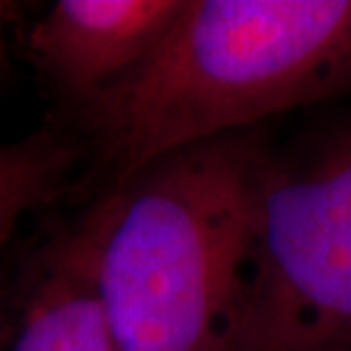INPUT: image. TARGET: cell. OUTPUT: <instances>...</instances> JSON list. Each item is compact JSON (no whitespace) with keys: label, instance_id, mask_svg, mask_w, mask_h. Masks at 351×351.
<instances>
[{"label":"cell","instance_id":"cell-1","mask_svg":"<svg viewBox=\"0 0 351 351\" xmlns=\"http://www.w3.org/2000/svg\"><path fill=\"white\" fill-rule=\"evenodd\" d=\"M351 96V0H185L158 46L73 121L110 185L171 151Z\"/></svg>","mask_w":351,"mask_h":351},{"label":"cell","instance_id":"cell-2","mask_svg":"<svg viewBox=\"0 0 351 351\" xmlns=\"http://www.w3.org/2000/svg\"><path fill=\"white\" fill-rule=\"evenodd\" d=\"M265 125L171 151L85 210L117 351H235Z\"/></svg>","mask_w":351,"mask_h":351},{"label":"cell","instance_id":"cell-3","mask_svg":"<svg viewBox=\"0 0 351 351\" xmlns=\"http://www.w3.org/2000/svg\"><path fill=\"white\" fill-rule=\"evenodd\" d=\"M235 351H351V114L265 160Z\"/></svg>","mask_w":351,"mask_h":351},{"label":"cell","instance_id":"cell-4","mask_svg":"<svg viewBox=\"0 0 351 351\" xmlns=\"http://www.w3.org/2000/svg\"><path fill=\"white\" fill-rule=\"evenodd\" d=\"M185 0H58L25 32L41 75L80 105L128 75L165 37Z\"/></svg>","mask_w":351,"mask_h":351},{"label":"cell","instance_id":"cell-5","mask_svg":"<svg viewBox=\"0 0 351 351\" xmlns=\"http://www.w3.org/2000/svg\"><path fill=\"white\" fill-rule=\"evenodd\" d=\"M0 351H117L94 274L87 213L39 242L0 292Z\"/></svg>","mask_w":351,"mask_h":351},{"label":"cell","instance_id":"cell-6","mask_svg":"<svg viewBox=\"0 0 351 351\" xmlns=\"http://www.w3.org/2000/svg\"><path fill=\"white\" fill-rule=\"evenodd\" d=\"M82 144L55 128L0 139V249L25 217L58 201L80 162Z\"/></svg>","mask_w":351,"mask_h":351},{"label":"cell","instance_id":"cell-7","mask_svg":"<svg viewBox=\"0 0 351 351\" xmlns=\"http://www.w3.org/2000/svg\"><path fill=\"white\" fill-rule=\"evenodd\" d=\"M16 5L12 3H0V44H3V34L10 27V23L16 19Z\"/></svg>","mask_w":351,"mask_h":351},{"label":"cell","instance_id":"cell-8","mask_svg":"<svg viewBox=\"0 0 351 351\" xmlns=\"http://www.w3.org/2000/svg\"><path fill=\"white\" fill-rule=\"evenodd\" d=\"M5 283V280H3ZM0 292H3V287H0ZM0 342H3V315H0Z\"/></svg>","mask_w":351,"mask_h":351},{"label":"cell","instance_id":"cell-9","mask_svg":"<svg viewBox=\"0 0 351 351\" xmlns=\"http://www.w3.org/2000/svg\"><path fill=\"white\" fill-rule=\"evenodd\" d=\"M0 285H3V280H0Z\"/></svg>","mask_w":351,"mask_h":351}]
</instances>
